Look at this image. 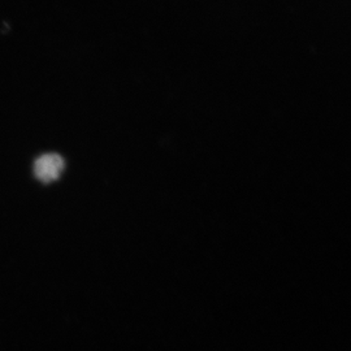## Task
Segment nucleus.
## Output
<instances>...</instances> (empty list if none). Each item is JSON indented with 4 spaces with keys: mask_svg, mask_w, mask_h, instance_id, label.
I'll return each mask as SVG.
<instances>
[{
    "mask_svg": "<svg viewBox=\"0 0 351 351\" xmlns=\"http://www.w3.org/2000/svg\"><path fill=\"white\" fill-rule=\"evenodd\" d=\"M63 158L58 154L42 155L34 164V173L42 182H52L63 172Z\"/></svg>",
    "mask_w": 351,
    "mask_h": 351,
    "instance_id": "1",
    "label": "nucleus"
}]
</instances>
